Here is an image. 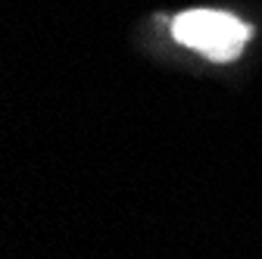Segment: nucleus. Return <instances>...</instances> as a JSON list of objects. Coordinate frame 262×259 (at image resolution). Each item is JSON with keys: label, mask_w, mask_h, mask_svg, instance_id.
<instances>
[{"label": "nucleus", "mask_w": 262, "mask_h": 259, "mask_svg": "<svg viewBox=\"0 0 262 259\" xmlns=\"http://www.w3.org/2000/svg\"><path fill=\"white\" fill-rule=\"evenodd\" d=\"M253 28L219 10H187L172 22V38L215 62H231L241 56Z\"/></svg>", "instance_id": "obj_1"}]
</instances>
